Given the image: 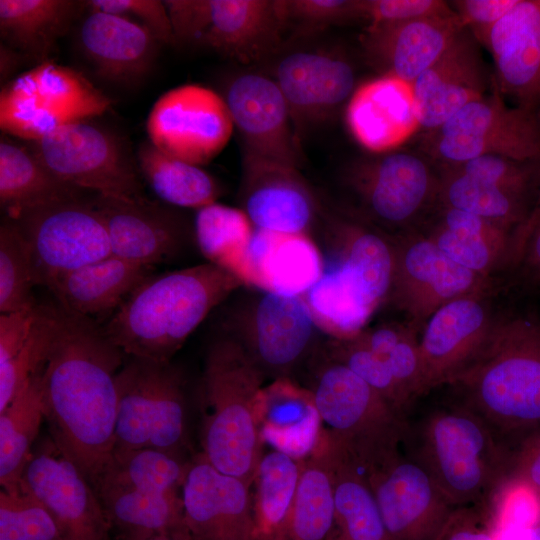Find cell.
<instances>
[{"instance_id":"23","label":"cell","mask_w":540,"mask_h":540,"mask_svg":"<svg viewBox=\"0 0 540 540\" xmlns=\"http://www.w3.org/2000/svg\"><path fill=\"white\" fill-rule=\"evenodd\" d=\"M224 99L244 153L300 168L299 138L288 104L272 78L240 74L227 86Z\"/></svg>"},{"instance_id":"2","label":"cell","mask_w":540,"mask_h":540,"mask_svg":"<svg viewBox=\"0 0 540 540\" xmlns=\"http://www.w3.org/2000/svg\"><path fill=\"white\" fill-rule=\"evenodd\" d=\"M447 385L517 450L540 429V320L496 314L477 354Z\"/></svg>"},{"instance_id":"46","label":"cell","mask_w":540,"mask_h":540,"mask_svg":"<svg viewBox=\"0 0 540 540\" xmlns=\"http://www.w3.org/2000/svg\"><path fill=\"white\" fill-rule=\"evenodd\" d=\"M29 246L17 224L5 217L0 227V312H16L37 303Z\"/></svg>"},{"instance_id":"6","label":"cell","mask_w":540,"mask_h":540,"mask_svg":"<svg viewBox=\"0 0 540 540\" xmlns=\"http://www.w3.org/2000/svg\"><path fill=\"white\" fill-rule=\"evenodd\" d=\"M188 463L156 449L114 448L91 482L117 540H186L182 486Z\"/></svg>"},{"instance_id":"11","label":"cell","mask_w":540,"mask_h":540,"mask_svg":"<svg viewBox=\"0 0 540 540\" xmlns=\"http://www.w3.org/2000/svg\"><path fill=\"white\" fill-rule=\"evenodd\" d=\"M344 184L357 201L360 220L395 236L439 204V175L422 157L391 151L351 164Z\"/></svg>"},{"instance_id":"48","label":"cell","mask_w":540,"mask_h":540,"mask_svg":"<svg viewBox=\"0 0 540 540\" xmlns=\"http://www.w3.org/2000/svg\"><path fill=\"white\" fill-rule=\"evenodd\" d=\"M56 317L57 307L39 305L26 343L9 362L0 365V412L40 370L51 342Z\"/></svg>"},{"instance_id":"44","label":"cell","mask_w":540,"mask_h":540,"mask_svg":"<svg viewBox=\"0 0 540 540\" xmlns=\"http://www.w3.org/2000/svg\"><path fill=\"white\" fill-rule=\"evenodd\" d=\"M254 226L241 208L212 203L200 208L194 220V237L202 255L245 286L247 255Z\"/></svg>"},{"instance_id":"61","label":"cell","mask_w":540,"mask_h":540,"mask_svg":"<svg viewBox=\"0 0 540 540\" xmlns=\"http://www.w3.org/2000/svg\"><path fill=\"white\" fill-rule=\"evenodd\" d=\"M274 540H281V539H274Z\"/></svg>"},{"instance_id":"8","label":"cell","mask_w":540,"mask_h":540,"mask_svg":"<svg viewBox=\"0 0 540 540\" xmlns=\"http://www.w3.org/2000/svg\"><path fill=\"white\" fill-rule=\"evenodd\" d=\"M245 288L225 310L222 334L242 346L265 379H292L320 351L321 331L301 296Z\"/></svg>"},{"instance_id":"60","label":"cell","mask_w":540,"mask_h":540,"mask_svg":"<svg viewBox=\"0 0 540 540\" xmlns=\"http://www.w3.org/2000/svg\"><path fill=\"white\" fill-rule=\"evenodd\" d=\"M538 200L540 201V193H539V196H538Z\"/></svg>"},{"instance_id":"18","label":"cell","mask_w":540,"mask_h":540,"mask_svg":"<svg viewBox=\"0 0 540 540\" xmlns=\"http://www.w3.org/2000/svg\"><path fill=\"white\" fill-rule=\"evenodd\" d=\"M146 127L149 141L157 149L202 166L226 147L234 123L224 97L207 87L186 84L156 100Z\"/></svg>"},{"instance_id":"15","label":"cell","mask_w":540,"mask_h":540,"mask_svg":"<svg viewBox=\"0 0 540 540\" xmlns=\"http://www.w3.org/2000/svg\"><path fill=\"white\" fill-rule=\"evenodd\" d=\"M7 217L29 246L36 285L49 288L63 275L112 255L106 225L92 201L70 199Z\"/></svg>"},{"instance_id":"14","label":"cell","mask_w":540,"mask_h":540,"mask_svg":"<svg viewBox=\"0 0 540 540\" xmlns=\"http://www.w3.org/2000/svg\"><path fill=\"white\" fill-rule=\"evenodd\" d=\"M38 159L58 178L96 196L131 200L144 197L137 163L108 129L84 120L31 142Z\"/></svg>"},{"instance_id":"33","label":"cell","mask_w":540,"mask_h":540,"mask_svg":"<svg viewBox=\"0 0 540 540\" xmlns=\"http://www.w3.org/2000/svg\"><path fill=\"white\" fill-rule=\"evenodd\" d=\"M323 267L321 249L311 235L254 228L245 287L301 296L318 281Z\"/></svg>"},{"instance_id":"37","label":"cell","mask_w":540,"mask_h":540,"mask_svg":"<svg viewBox=\"0 0 540 540\" xmlns=\"http://www.w3.org/2000/svg\"><path fill=\"white\" fill-rule=\"evenodd\" d=\"M76 198L82 190L53 174L31 149L1 139L0 203L6 216Z\"/></svg>"},{"instance_id":"52","label":"cell","mask_w":540,"mask_h":540,"mask_svg":"<svg viewBox=\"0 0 540 540\" xmlns=\"http://www.w3.org/2000/svg\"><path fill=\"white\" fill-rule=\"evenodd\" d=\"M89 10L121 16L146 28L160 44H175L170 16L160 0H90Z\"/></svg>"},{"instance_id":"21","label":"cell","mask_w":540,"mask_h":540,"mask_svg":"<svg viewBox=\"0 0 540 540\" xmlns=\"http://www.w3.org/2000/svg\"><path fill=\"white\" fill-rule=\"evenodd\" d=\"M186 540H256L250 486L200 453L182 486Z\"/></svg>"},{"instance_id":"40","label":"cell","mask_w":540,"mask_h":540,"mask_svg":"<svg viewBox=\"0 0 540 540\" xmlns=\"http://www.w3.org/2000/svg\"><path fill=\"white\" fill-rule=\"evenodd\" d=\"M333 484L322 439L302 460L283 540H327L334 532Z\"/></svg>"},{"instance_id":"57","label":"cell","mask_w":540,"mask_h":540,"mask_svg":"<svg viewBox=\"0 0 540 540\" xmlns=\"http://www.w3.org/2000/svg\"><path fill=\"white\" fill-rule=\"evenodd\" d=\"M146 540H184L182 538L171 536V535H161V536H155Z\"/></svg>"},{"instance_id":"34","label":"cell","mask_w":540,"mask_h":540,"mask_svg":"<svg viewBox=\"0 0 540 540\" xmlns=\"http://www.w3.org/2000/svg\"><path fill=\"white\" fill-rule=\"evenodd\" d=\"M153 271L111 255L63 275L49 289L65 311L92 318L118 308Z\"/></svg>"},{"instance_id":"29","label":"cell","mask_w":540,"mask_h":540,"mask_svg":"<svg viewBox=\"0 0 540 540\" xmlns=\"http://www.w3.org/2000/svg\"><path fill=\"white\" fill-rule=\"evenodd\" d=\"M464 29L456 14L367 26L361 43L381 75L408 83L431 66Z\"/></svg>"},{"instance_id":"56","label":"cell","mask_w":540,"mask_h":540,"mask_svg":"<svg viewBox=\"0 0 540 540\" xmlns=\"http://www.w3.org/2000/svg\"><path fill=\"white\" fill-rule=\"evenodd\" d=\"M527 540H540V522L529 529Z\"/></svg>"},{"instance_id":"42","label":"cell","mask_w":540,"mask_h":540,"mask_svg":"<svg viewBox=\"0 0 540 540\" xmlns=\"http://www.w3.org/2000/svg\"><path fill=\"white\" fill-rule=\"evenodd\" d=\"M44 419L39 371L0 412V484L15 490L21 485Z\"/></svg>"},{"instance_id":"47","label":"cell","mask_w":540,"mask_h":540,"mask_svg":"<svg viewBox=\"0 0 540 540\" xmlns=\"http://www.w3.org/2000/svg\"><path fill=\"white\" fill-rule=\"evenodd\" d=\"M322 349L330 359L364 380L398 412L405 416L409 411L411 403L388 366L364 344L359 334L348 339L329 338Z\"/></svg>"},{"instance_id":"5","label":"cell","mask_w":540,"mask_h":540,"mask_svg":"<svg viewBox=\"0 0 540 540\" xmlns=\"http://www.w3.org/2000/svg\"><path fill=\"white\" fill-rule=\"evenodd\" d=\"M264 376L242 346L222 334L209 346L201 379L202 455L250 487L261 456Z\"/></svg>"},{"instance_id":"22","label":"cell","mask_w":540,"mask_h":540,"mask_svg":"<svg viewBox=\"0 0 540 540\" xmlns=\"http://www.w3.org/2000/svg\"><path fill=\"white\" fill-rule=\"evenodd\" d=\"M240 208L256 229L311 235L320 206L299 168L243 154Z\"/></svg>"},{"instance_id":"58","label":"cell","mask_w":540,"mask_h":540,"mask_svg":"<svg viewBox=\"0 0 540 540\" xmlns=\"http://www.w3.org/2000/svg\"><path fill=\"white\" fill-rule=\"evenodd\" d=\"M327 540H337L335 536V532L331 534V536Z\"/></svg>"},{"instance_id":"10","label":"cell","mask_w":540,"mask_h":540,"mask_svg":"<svg viewBox=\"0 0 540 540\" xmlns=\"http://www.w3.org/2000/svg\"><path fill=\"white\" fill-rule=\"evenodd\" d=\"M111 100L81 73L43 61L0 93L3 132L30 142L65 125L105 113Z\"/></svg>"},{"instance_id":"53","label":"cell","mask_w":540,"mask_h":540,"mask_svg":"<svg viewBox=\"0 0 540 540\" xmlns=\"http://www.w3.org/2000/svg\"><path fill=\"white\" fill-rule=\"evenodd\" d=\"M358 13L367 26L455 14L442 0H359Z\"/></svg>"},{"instance_id":"26","label":"cell","mask_w":540,"mask_h":540,"mask_svg":"<svg viewBox=\"0 0 540 540\" xmlns=\"http://www.w3.org/2000/svg\"><path fill=\"white\" fill-rule=\"evenodd\" d=\"M93 204L106 225L112 255L152 266L177 256L187 245L190 228L173 209L145 196L123 200L96 196Z\"/></svg>"},{"instance_id":"36","label":"cell","mask_w":540,"mask_h":540,"mask_svg":"<svg viewBox=\"0 0 540 540\" xmlns=\"http://www.w3.org/2000/svg\"><path fill=\"white\" fill-rule=\"evenodd\" d=\"M334 494L335 522L340 540H388L365 471L322 431Z\"/></svg>"},{"instance_id":"9","label":"cell","mask_w":540,"mask_h":540,"mask_svg":"<svg viewBox=\"0 0 540 540\" xmlns=\"http://www.w3.org/2000/svg\"><path fill=\"white\" fill-rule=\"evenodd\" d=\"M117 378L115 447L180 456L187 441L185 378L172 361L129 357Z\"/></svg>"},{"instance_id":"43","label":"cell","mask_w":540,"mask_h":540,"mask_svg":"<svg viewBox=\"0 0 540 540\" xmlns=\"http://www.w3.org/2000/svg\"><path fill=\"white\" fill-rule=\"evenodd\" d=\"M136 163L154 193L167 204L198 210L215 203L220 194L216 180L200 166L163 153L149 140L139 146Z\"/></svg>"},{"instance_id":"49","label":"cell","mask_w":540,"mask_h":540,"mask_svg":"<svg viewBox=\"0 0 540 540\" xmlns=\"http://www.w3.org/2000/svg\"><path fill=\"white\" fill-rule=\"evenodd\" d=\"M0 540H62L48 510L21 484L0 491Z\"/></svg>"},{"instance_id":"4","label":"cell","mask_w":540,"mask_h":540,"mask_svg":"<svg viewBox=\"0 0 540 540\" xmlns=\"http://www.w3.org/2000/svg\"><path fill=\"white\" fill-rule=\"evenodd\" d=\"M243 287L209 262L150 276L102 328L126 356L170 362L207 315Z\"/></svg>"},{"instance_id":"25","label":"cell","mask_w":540,"mask_h":540,"mask_svg":"<svg viewBox=\"0 0 540 540\" xmlns=\"http://www.w3.org/2000/svg\"><path fill=\"white\" fill-rule=\"evenodd\" d=\"M489 293L452 300L425 323L419 348L427 393L449 384L483 345L496 317Z\"/></svg>"},{"instance_id":"31","label":"cell","mask_w":540,"mask_h":540,"mask_svg":"<svg viewBox=\"0 0 540 540\" xmlns=\"http://www.w3.org/2000/svg\"><path fill=\"white\" fill-rule=\"evenodd\" d=\"M521 227L511 230L472 213L441 207L439 219L420 231L451 260L492 279L497 272L514 270L520 254Z\"/></svg>"},{"instance_id":"12","label":"cell","mask_w":540,"mask_h":540,"mask_svg":"<svg viewBox=\"0 0 540 540\" xmlns=\"http://www.w3.org/2000/svg\"><path fill=\"white\" fill-rule=\"evenodd\" d=\"M477 99L422 137L423 149L440 166L497 155L540 162V117L509 105L492 84Z\"/></svg>"},{"instance_id":"1","label":"cell","mask_w":540,"mask_h":540,"mask_svg":"<svg viewBox=\"0 0 540 540\" xmlns=\"http://www.w3.org/2000/svg\"><path fill=\"white\" fill-rule=\"evenodd\" d=\"M126 355L92 318L60 306L39 370L51 439L90 483L115 447L117 374Z\"/></svg>"},{"instance_id":"17","label":"cell","mask_w":540,"mask_h":540,"mask_svg":"<svg viewBox=\"0 0 540 540\" xmlns=\"http://www.w3.org/2000/svg\"><path fill=\"white\" fill-rule=\"evenodd\" d=\"M391 237L394 274L386 302L404 313L417 332L450 301L491 291L492 279L451 260L419 229Z\"/></svg>"},{"instance_id":"45","label":"cell","mask_w":540,"mask_h":540,"mask_svg":"<svg viewBox=\"0 0 540 540\" xmlns=\"http://www.w3.org/2000/svg\"><path fill=\"white\" fill-rule=\"evenodd\" d=\"M417 331L405 323H384L359 333L364 344L382 358L411 407L427 393Z\"/></svg>"},{"instance_id":"13","label":"cell","mask_w":540,"mask_h":540,"mask_svg":"<svg viewBox=\"0 0 540 540\" xmlns=\"http://www.w3.org/2000/svg\"><path fill=\"white\" fill-rule=\"evenodd\" d=\"M164 2L175 44L202 45L243 64L261 60L273 52L285 27L276 1Z\"/></svg>"},{"instance_id":"39","label":"cell","mask_w":540,"mask_h":540,"mask_svg":"<svg viewBox=\"0 0 540 540\" xmlns=\"http://www.w3.org/2000/svg\"><path fill=\"white\" fill-rule=\"evenodd\" d=\"M301 464L302 460L277 449L261 454L251 493L256 540H283Z\"/></svg>"},{"instance_id":"27","label":"cell","mask_w":540,"mask_h":540,"mask_svg":"<svg viewBox=\"0 0 540 540\" xmlns=\"http://www.w3.org/2000/svg\"><path fill=\"white\" fill-rule=\"evenodd\" d=\"M480 45L464 28L440 57L412 83L420 128L437 129L469 103L487 95L488 76Z\"/></svg>"},{"instance_id":"3","label":"cell","mask_w":540,"mask_h":540,"mask_svg":"<svg viewBox=\"0 0 540 540\" xmlns=\"http://www.w3.org/2000/svg\"><path fill=\"white\" fill-rule=\"evenodd\" d=\"M402 445L457 508L490 501L515 470L517 451L454 397L406 415Z\"/></svg>"},{"instance_id":"32","label":"cell","mask_w":540,"mask_h":540,"mask_svg":"<svg viewBox=\"0 0 540 540\" xmlns=\"http://www.w3.org/2000/svg\"><path fill=\"white\" fill-rule=\"evenodd\" d=\"M79 44L102 78L130 85L151 70L160 43L146 28L131 20L89 10L80 26Z\"/></svg>"},{"instance_id":"19","label":"cell","mask_w":540,"mask_h":540,"mask_svg":"<svg viewBox=\"0 0 540 540\" xmlns=\"http://www.w3.org/2000/svg\"><path fill=\"white\" fill-rule=\"evenodd\" d=\"M388 540H433L455 505L430 474L399 450L366 473Z\"/></svg>"},{"instance_id":"41","label":"cell","mask_w":540,"mask_h":540,"mask_svg":"<svg viewBox=\"0 0 540 540\" xmlns=\"http://www.w3.org/2000/svg\"><path fill=\"white\" fill-rule=\"evenodd\" d=\"M537 200L471 178L440 166L439 205L475 214L517 230L528 219Z\"/></svg>"},{"instance_id":"50","label":"cell","mask_w":540,"mask_h":540,"mask_svg":"<svg viewBox=\"0 0 540 540\" xmlns=\"http://www.w3.org/2000/svg\"><path fill=\"white\" fill-rule=\"evenodd\" d=\"M448 166L471 178L537 200L540 193V162L484 155Z\"/></svg>"},{"instance_id":"20","label":"cell","mask_w":540,"mask_h":540,"mask_svg":"<svg viewBox=\"0 0 540 540\" xmlns=\"http://www.w3.org/2000/svg\"><path fill=\"white\" fill-rule=\"evenodd\" d=\"M21 484L51 514L62 540H111L92 484L51 437L34 447Z\"/></svg>"},{"instance_id":"35","label":"cell","mask_w":540,"mask_h":540,"mask_svg":"<svg viewBox=\"0 0 540 540\" xmlns=\"http://www.w3.org/2000/svg\"><path fill=\"white\" fill-rule=\"evenodd\" d=\"M260 435L274 448L303 460L318 445L322 426L309 389L293 379L265 385L260 404Z\"/></svg>"},{"instance_id":"38","label":"cell","mask_w":540,"mask_h":540,"mask_svg":"<svg viewBox=\"0 0 540 540\" xmlns=\"http://www.w3.org/2000/svg\"><path fill=\"white\" fill-rule=\"evenodd\" d=\"M75 8L68 0H1V37L10 49L44 59L68 29Z\"/></svg>"},{"instance_id":"7","label":"cell","mask_w":540,"mask_h":540,"mask_svg":"<svg viewBox=\"0 0 540 540\" xmlns=\"http://www.w3.org/2000/svg\"><path fill=\"white\" fill-rule=\"evenodd\" d=\"M311 391L322 431L365 471L400 450L405 416L323 349L310 364Z\"/></svg>"},{"instance_id":"59","label":"cell","mask_w":540,"mask_h":540,"mask_svg":"<svg viewBox=\"0 0 540 540\" xmlns=\"http://www.w3.org/2000/svg\"><path fill=\"white\" fill-rule=\"evenodd\" d=\"M336 538H337V540H340L339 537L337 536V534H336Z\"/></svg>"},{"instance_id":"51","label":"cell","mask_w":540,"mask_h":540,"mask_svg":"<svg viewBox=\"0 0 540 540\" xmlns=\"http://www.w3.org/2000/svg\"><path fill=\"white\" fill-rule=\"evenodd\" d=\"M359 0H278L279 14L285 24L318 29L359 18Z\"/></svg>"},{"instance_id":"24","label":"cell","mask_w":540,"mask_h":540,"mask_svg":"<svg viewBox=\"0 0 540 540\" xmlns=\"http://www.w3.org/2000/svg\"><path fill=\"white\" fill-rule=\"evenodd\" d=\"M492 56V84L513 106L540 109V0H518L478 41Z\"/></svg>"},{"instance_id":"30","label":"cell","mask_w":540,"mask_h":540,"mask_svg":"<svg viewBox=\"0 0 540 540\" xmlns=\"http://www.w3.org/2000/svg\"><path fill=\"white\" fill-rule=\"evenodd\" d=\"M355 140L370 152H391L420 129L412 84L381 75L356 87L346 108Z\"/></svg>"},{"instance_id":"55","label":"cell","mask_w":540,"mask_h":540,"mask_svg":"<svg viewBox=\"0 0 540 540\" xmlns=\"http://www.w3.org/2000/svg\"><path fill=\"white\" fill-rule=\"evenodd\" d=\"M512 478L524 480L540 492V429L526 438L518 449Z\"/></svg>"},{"instance_id":"28","label":"cell","mask_w":540,"mask_h":540,"mask_svg":"<svg viewBox=\"0 0 540 540\" xmlns=\"http://www.w3.org/2000/svg\"><path fill=\"white\" fill-rule=\"evenodd\" d=\"M273 80L288 104L296 133L333 115L356 89L351 63L322 50L285 55L274 69Z\"/></svg>"},{"instance_id":"16","label":"cell","mask_w":540,"mask_h":540,"mask_svg":"<svg viewBox=\"0 0 540 540\" xmlns=\"http://www.w3.org/2000/svg\"><path fill=\"white\" fill-rule=\"evenodd\" d=\"M317 283L367 318L387 301L394 274L392 237L359 218L328 219Z\"/></svg>"},{"instance_id":"54","label":"cell","mask_w":540,"mask_h":540,"mask_svg":"<svg viewBox=\"0 0 540 540\" xmlns=\"http://www.w3.org/2000/svg\"><path fill=\"white\" fill-rule=\"evenodd\" d=\"M517 2L518 0H456L452 1L450 6L464 28L468 29L478 42Z\"/></svg>"}]
</instances>
